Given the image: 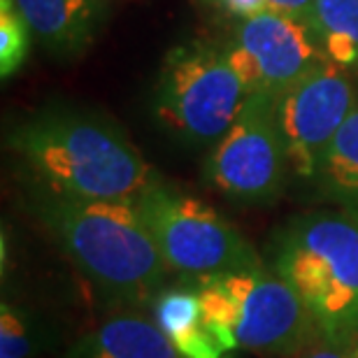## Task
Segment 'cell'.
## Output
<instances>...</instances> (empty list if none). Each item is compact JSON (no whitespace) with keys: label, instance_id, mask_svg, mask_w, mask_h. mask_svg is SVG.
<instances>
[{"label":"cell","instance_id":"1","mask_svg":"<svg viewBox=\"0 0 358 358\" xmlns=\"http://www.w3.org/2000/svg\"><path fill=\"white\" fill-rule=\"evenodd\" d=\"M28 207L107 312L152 310L170 270L135 200H84L31 182Z\"/></svg>","mask_w":358,"mask_h":358},{"label":"cell","instance_id":"2","mask_svg":"<svg viewBox=\"0 0 358 358\" xmlns=\"http://www.w3.org/2000/svg\"><path fill=\"white\" fill-rule=\"evenodd\" d=\"M7 147L31 182L70 198L135 200L154 170L124 128L96 112L45 107L14 126Z\"/></svg>","mask_w":358,"mask_h":358},{"label":"cell","instance_id":"3","mask_svg":"<svg viewBox=\"0 0 358 358\" xmlns=\"http://www.w3.org/2000/svg\"><path fill=\"white\" fill-rule=\"evenodd\" d=\"M268 266L296 291L321 338L358 342V217L317 210L272 233Z\"/></svg>","mask_w":358,"mask_h":358},{"label":"cell","instance_id":"4","mask_svg":"<svg viewBox=\"0 0 358 358\" xmlns=\"http://www.w3.org/2000/svg\"><path fill=\"white\" fill-rule=\"evenodd\" d=\"M186 284L198 291L205 324L226 352L296 356L319 335L296 291L268 266Z\"/></svg>","mask_w":358,"mask_h":358},{"label":"cell","instance_id":"5","mask_svg":"<svg viewBox=\"0 0 358 358\" xmlns=\"http://www.w3.org/2000/svg\"><path fill=\"white\" fill-rule=\"evenodd\" d=\"M249 91L226 45L193 40L170 49L154 89V117L175 142L212 147L240 117Z\"/></svg>","mask_w":358,"mask_h":358},{"label":"cell","instance_id":"6","mask_svg":"<svg viewBox=\"0 0 358 358\" xmlns=\"http://www.w3.org/2000/svg\"><path fill=\"white\" fill-rule=\"evenodd\" d=\"M135 207L168 270L182 282L266 266L224 214L156 175L135 198Z\"/></svg>","mask_w":358,"mask_h":358},{"label":"cell","instance_id":"7","mask_svg":"<svg viewBox=\"0 0 358 358\" xmlns=\"http://www.w3.org/2000/svg\"><path fill=\"white\" fill-rule=\"evenodd\" d=\"M275 100L249 93L235 124L205 159V182L238 205H270L284 193L289 161L277 128Z\"/></svg>","mask_w":358,"mask_h":358},{"label":"cell","instance_id":"8","mask_svg":"<svg viewBox=\"0 0 358 358\" xmlns=\"http://www.w3.org/2000/svg\"><path fill=\"white\" fill-rule=\"evenodd\" d=\"M356 105V75L328 59L275 100L277 128L293 177L310 184L317 179L328 147Z\"/></svg>","mask_w":358,"mask_h":358},{"label":"cell","instance_id":"9","mask_svg":"<svg viewBox=\"0 0 358 358\" xmlns=\"http://www.w3.org/2000/svg\"><path fill=\"white\" fill-rule=\"evenodd\" d=\"M226 52L247 91L272 98H279L324 61L310 21L279 10L240 19Z\"/></svg>","mask_w":358,"mask_h":358},{"label":"cell","instance_id":"10","mask_svg":"<svg viewBox=\"0 0 358 358\" xmlns=\"http://www.w3.org/2000/svg\"><path fill=\"white\" fill-rule=\"evenodd\" d=\"M63 358H182L145 312L110 314L73 342Z\"/></svg>","mask_w":358,"mask_h":358},{"label":"cell","instance_id":"11","mask_svg":"<svg viewBox=\"0 0 358 358\" xmlns=\"http://www.w3.org/2000/svg\"><path fill=\"white\" fill-rule=\"evenodd\" d=\"M31 35L56 56L87 52L103 10L93 0H14Z\"/></svg>","mask_w":358,"mask_h":358},{"label":"cell","instance_id":"12","mask_svg":"<svg viewBox=\"0 0 358 358\" xmlns=\"http://www.w3.org/2000/svg\"><path fill=\"white\" fill-rule=\"evenodd\" d=\"M152 319L182 358H231L207 328L203 303L191 284L166 286L152 305Z\"/></svg>","mask_w":358,"mask_h":358},{"label":"cell","instance_id":"13","mask_svg":"<svg viewBox=\"0 0 358 358\" xmlns=\"http://www.w3.org/2000/svg\"><path fill=\"white\" fill-rule=\"evenodd\" d=\"M312 186L324 200L358 217V105L328 147Z\"/></svg>","mask_w":358,"mask_h":358},{"label":"cell","instance_id":"14","mask_svg":"<svg viewBox=\"0 0 358 358\" xmlns=\"http://www.w3.org/2000/svg\"><path fill=\"white\" fill-rule=\"evenodd\" d=\"M310 26L324 59L358 77V0H314Z\"/></svg>","mask_w":358,"mask_h":358},{"label":"cell","instance_id":"15","mask_svg":"<svg viewBox=\"0 0 358 358\" xmlns=\"http://www.w3.org/2000/svg\"><path fill=\"white\" fill-rule=\"evenodd\" d=\"M49 321L21 300L3 296L0 303V358H38L54 347Z\"/></svg>","mask_w":358,"mask_h":358},{"label":"cell","instance_id":"16","mask_svg":"<svg viewBox=\"0 0 358 358\" xmlns=\"http://www.w3.org/2000/svg\"><path fill=\"white\" fill-rule=\"evenodd\" d=\"M31 28L14 0H0V75L12 77L31 52Z\"/></svg>","mask_w":358,"mask_h":358},{"label":"cell","instance_id":"17","mask_svg":"<svg viewBox=\"0 0 358 358\" xmlns=\"http://www.w3.org/2000/svg\"><path fill=\"white\" fill-rule=\"evenodd\" d=\"M300 358H356V342L349 345H340V342H331L317 335Z\"/></svg>","mask_w":358,"mask_h":358},{"label":"cell","instance_id":"18","mask_svg":"<svg viewBox=\"0 0 358 358\" xmlns=\"http://www.w3.org/2000/svg\"><path fill=\"white\" fill-rule=\"evenodd\" d=\"M270 10H279L286 14H293V17H300L305 21H310L314 0H268Z\"/></svg>","mask_w":358,"mask_h":358},{"label":"cell","instance_id":"19","mask_svg":"<svg viewBox=\"0 0 358 358\" xmlns=\"http://www.w3.org/2000/svg\"><path fill=\"white\" fill-rule=\"evenodd\" d=\"M93 3H96V5L100 7V10H103V12H105V3H107V0H93Z\"/></svg>","mask_w":358,"mask_h":358},{"label":"cell","instance_id":"20","mask_svg":"<svg viewBox=\"0 0 358 358\" xmlns=\"http://www.w3.org/2000/svg\"><path fill=\"white\" fill-rule=\"evenodd\" d=\"M356 358H358V342H356Z\"/></svg>","mask_w":358,"mask_h":358}]
</instances>
